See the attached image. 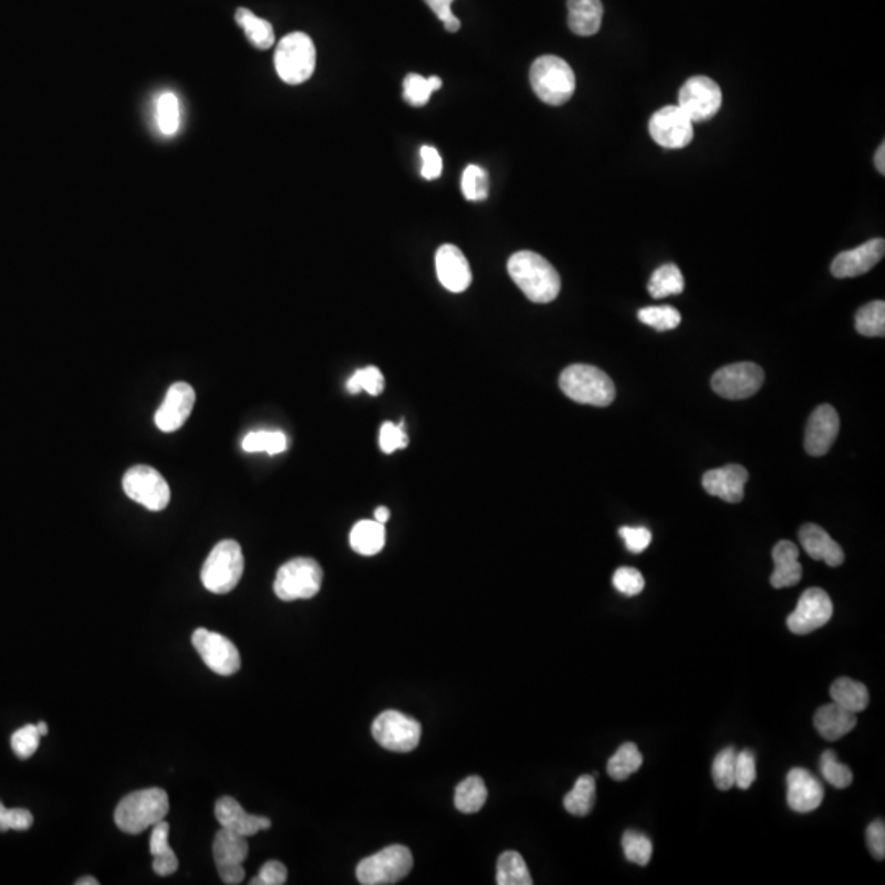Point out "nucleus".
Masks as SVG:
<instances>
[{
  "mask_svg": "<svg viewBox=\"0 0 885 885\" xmlns=\"http://www.w3.org/2000/svg\"><path fill=\"white\" fill-rule=\"evenodd\" d=\"M389 518H391V512H389L387 507H377L376 512H374V520H376V522L386 525Z\"/></svg>",
  "mask_w": 885,
  "mask_h": 885,
  "instance_id": "obj_59",
  "label": "nucleus"
},
{
  "mask_svg": "<svg viewBox=\"0 0 885 885\" xmlns=\"http://www.w3.org/2000/svg\"><path fill=\"white\" fill-rule=\"evenodd\" d=\"M428 82H430V86H432L433 91H440L441 86H443V81H441L438 76H430V78H428Z\"/></svg>",
  "mask_w": 885,
  "mask_h": 885,
  "instance_id": "obj_60",
  "label": "nucleus"
},
{
  "mask_svg": "<svg viewBox=\"0 0 885 885\" xmlns=\"http://www.w3.org/2000/svg\"><path fill=\"white\" fill-rule=\"evenodd\" d=\"M317 64L314 41L307 33H289L279 41L274 55V66L282 81L299 86L309 81Z\"/></svg>",
  "mask_w": 885,
  "mask_h": 885,
  "instance_id": "obj_6",
  "label": "nucleus"
},
{
  "mask_svg": "<svg viewBox=\"0 0 885 885\" xmlns=\"http://www.w3.org/2000/svg\"><path fill=\"white\" fill-rule=\"evenodd\" d=\"M217 871L223 884H241L243 879H245V867L243 866L222 867V869H217Z\"/></svg>",
  "mask_w": 885,
  "mask_h": 885,
  "instance_id": "obj_57",
  "label": "nucleus"
},
{
  "mask_svg": "<svg viewBox=\"0 0 885 885\" xmlns=\"http://www.w3.org/2000/svg\"><path fill=\"white\" fill-rule=\"evenodd\" d=\"M866 840L872 856L882 861L885 858V823L882 818L867 826Z\"/></svg>",
  "mask_w": 885,
  "mask_h": 885,
  "instance_id": "obj_55",
  "label": "nucleus"
},
{
  "mask_svg": "<svg viewBox=\"0 0 885 885\" xmlns=\"http://www.w3.org/2000/svg\"><path fill=\"white\" fill-rule=\"evenodd\" d=\"M156 123L159 132L166 137H173L181 125V109L179 99L173 92H163L156 100Z\"/></svg>",
  "mask_w": 885,
  "mask_h": 885,
  "instance_id": "obj_37",
  "label": "nucleus"
},
{
  "mask_svg": "<svg viewBox=\"0 0 885 885\" xmlns=\"http://www.w3.org/2000/svg\"><path fill=\"white\" fill-rule=\"evenodd\" d=\"M612 582L613 587L620 594L627 595V597H635V595L641 594L646 584L643 574L635 568L617 569L615 574H613Z\"/></svg>",
  "mask_w": 885,
  "mask_h": 885,
  "instance_id": "obj_48",
  "label": "nucleus"
},
{
  "mask_svg": "<svg viewBox=\"0 0 885 885\" xmlns=\"http://www.w3.org/2000/svg\"><path fill=\"white\" fill-rule=\"evenodd\" d=\"M885 253V241L882 238L866 241L854 250L843 251L831 263V274L838 279L858 277L869 273L876 264L881 263Z\"/></svg>",
  "mask_w": 885,
  "mask_h": 885,
  "instance_id": "obj_17",
  "label": "nucleus"
},
{
  "mask_svg": "<svg viewBox=\"0 0 885 885\" xmlns=\"http://www.w3.org/2000/svg\"><path fill=\"white\" fill-rule=\"evenodd\" d=\"M831 700L840 707L846 708L849 712H863L864 708L869 705V690L861 682L849 679V677H840L833 682L830 689Z\"/></svg>",
  "mask_w": 885,
  "mask_h": 885,
  "instance_id": "obj_30",
  "label": "nucleus"
},
{
  "mask_svg": "<svg viewBox=\"0 0 885 885\" xmlns=\"http://www.w3.org/2000/svg\"><path fill=\"white\" fill-rule=\"evenodd\" d=\"M196 404V391L187 382H176L169 387L163 404L155 415L156 427L164 433L177 432L191 417Z\"/></svg>",
  "mask_w": 885,
  "mask_h": 885,
  "instance_id": "obj_16",
  "label": "nucleus"
},
{
  "mask_svg": "<svg viewBox=\"0 0 885 885\" xmlns=\"http://www.w3.org/2000/svg\"><path fill=\"white\" fill-rule=\"evenodd\" d=\"M497 884L499 885H531L530 871L522 854L517 851H505L497 861Z\"/></svg>",
  "mask_w": 885,
  "mask_h": 885,
  "instance_id": "obj_34",
  "label": "nucleus"
},
{
  "mask_svg": "<svg viewBox=\"0 0 885 885\" xmlns=\"http://www.w3.org/2000/svg\"><path fill=\"white\" fill-rule=\"evenodd\" d=\"M192 645L209 669L220 676H233L240 669V651L227 636L197 628L192 635Z\"/></svg>",
  "mask_w": 885,
  "mask_h": 885,
  "instance_id": "obj_14",
  "label": "nucleus"
},
{
  "mask_svg": "<svg viewBox=\"0 0 885 885\" xmlns=\"http://www.w3.org/2000/svg\"><path fill=\"white\" fill-rule=\"evenodd\" d=\"M350 545L356 553L363 556L381 553L386 545V528L376 520H361L351 530Z\"/></svg>",
  "mask_w": 885,
  "mask_h": 885,
  "instance_id": "obj_29",
  "label": "nucleus"
},
{
  "mask_svg": "<svg viewBox=\"0 0 885 885\" xmlns=\"http://www.w3.org/2000/svg\"><path fill=\"white\" fill-rule=\"evenodd\" d=\"M433 92L435 91L430 86L428 78H423L420 74L412 73L404 79V99L413 107L427 105Z\"/></svg>",
  "mask_w": 885,
  "mask_h": 885,
  "instance_id": "obj_46",
  "label": "nucleus"
},
{
  "mask_svg": "<svg viewBox=\"0 0 885 885\" xmlns=\"http://www.w3.org/2000/svg\"><path fill=\"white\" fill-rule=\"evenodd\" d=\"M420 156H422V176L428 181L438 179L443 173V159L438 150L433 146H422Z\"/></svg>",
  "mask_w": 885,
  "mask_h": 885,
  "instance_id": "obj_56",
  "label": "nucleus"
},
{
  "mask_svg": "<svg viewBox=\"0 0 885 885\" xmlns=\"http://www.w3.org/2000/svg\"><path fill=\"white\" fill-rule=\"evenodd\" d=\"M123 491L151 512L166 509L171 500V489L159 471L151 466H133L123 476Z\"/></svg>",
  "mask_w": 885,
  "mask_h": 885,
  "instance_id": "obj_9",
  "label": "nucleus"
},
{
  "mask_svg": "<svg viewBox=\"0 0 885 885\" xmlns=\"http://www.w3.org/2000/svg\"><path fill=\"white\" fill-rule=\"evenodd\" d=\"M799 538L805 553L815 561H823L831 568L841 566L845 561V553L841 550V546L815 523H807L800 528Z\"/></svg>",
  "mask_w": 885,
  "mask_h": 885,
  "instance_id": "obj_23",
  "label": "nucleus"
},
{
  "mask_svg": "<svg viewBox=\"0 0 885 885\" xmlns=\"http://www.w3.org/2000/svg\"><path fill=\"white\" fill-rule=\"evenodd\" d=\"M461 191L466 200L484 202L489 197V174L486 169L469 164L461 179Z\"/></svg>",
  "mask_w": 885,
  "mask_h": 885,
  "instance_id": "obj_40",
  "label": "nucleus"
},
{
  "mask_svg": "<svg viewBox=\"0 0 885 885\" xmlns=\"http://www.w3.org/2000/svg\"><path fill=\"white\" fill-rule=\"evenodd\" d=\"M559 387L577 404L607 407L615 400V384L602 369L590 364H572L559 377Z\"/></svg>",
  "mask_w": 885,
  "mask_h": 885,
  "instance_id": "obj_3",
  "label": "nucleus"
},
{
  "mask_svg": "<svg viewBox=\"0 0 885 885\" xmlns=\"http://www.w3.org/2000/svg\"><path fill=\"white\" fill-rule=\"evenodd\" d=\"M32 825L33 815L27 808H7L0 802V831H25Z\"/></svg>",
  "mask_w": 885,
  "mask_h": 885,
  "instance_id": "obj_51",
  "label": "nucleus"
},
{
  "mask_svg": "<svg viewBox=\"0 0 885 885\" xmlns=\"http://www.w3.org/2000/svg\"><path fill=\"white\" fill-rule=\"evenodd\" d=\"M856 332L863 336L885 335V302L874 300L856 314Z\"/></svg>",
  "mask_w": 885,
  "mask_h": 885,
  "instance_id": "obj_38",
  "label": "nucleus"
},
{
  "mask_svg": "<svg viewBox=\"0 0 885 885\" xmlns=\"http://www.w3.org/2000/svg\"><path fill=\"white\" fill-rule=\"evenodd\" d=\"M638 318L641 322L654 328L656 332H669L681 325V314L674 307L664 305V307H646L638 312Z\"/></svg>",
  "mask_w": 885,
  "mask_h": 885,
  "instance_id": "obj_43",
  "label": "nucleus"
},
{
  "mask_svg": "<svg viewBox=\"0 0 885 885\" xmlns=\"http://www.w3.org/2000/svg\"><path fill=\"white\" fill-rule=\"evenodd\" d=\"M37 728H38V733H40V735H41V738H43V736L48 735V725H46L45 722L37 723Z\"/></svg>",
  "mask_w": 885,
  "mask_h": 885,
  "instance_id": "obj_62",
  "label": "nucleus"
},
{
  "mask_svg": "<svg viewBox=\"0 0 885 885\" xmlns=\"http://www.w3.org/2000/svg\"><path fill=\"white\" fill-rule=\"evenodd\" d=\"M412 867V851L404 845H392L364 858L356 867V877L363 885L397 884L409 876Z\"/></svg>",
  "mask_w": 885,
  "mask_h": 885,
  "instance_id": "obj_7",
  "label": "nucleus"
},
{
  "mask_svg": "<svg viewBox=\"0 0 885 885\" xmlns=\"http://www.w3.org/2000/svg\"><path fill=\"white\" fill-rule=\"evenodd\" d=\"M150 851L153 854V871L158 876H171L177 871L179 861L173 848L169 846V825L164 820L153 826Z\"/></svg>",
  "mask_w": 885,
  "mask_h": 885,
  "instance_id": "obj_28",
  "label": "nucleus"
},
{
  "mask_svg": "<svg viewBox=\"0 0 885 885\" xmlns=\"http://www.w3.org/2000/svg\"><path fill=\"white\" fill-rule=\"evenodd\" d=\"M76 885H99V881L94 879V877H82V879L76 882Z\"/></svg>",
  "mask_w": 885,
  "mask_h": 885,
  "instance_id": "obj_61",
  "label": "nucleus"
},
{
  "mask_svg": "<svg viewBox=\"0 0 885 885\" xmlns=\"http://www.w3.org/2000/svg\"><path fill=\"white\" fill-rule=\"evenodd\" d=\"M374 740L395 753H409L422 738V725L397 710L382 712L373 723Z\"/></svg>",
  "mask_w": 885,
  "mask_h": 885,
  "instance_id": "obj_10",
  "label": "nucleus"
},
{
  "mask_svg": "<svg viewBox=\"0 0 885 885\" xmlns=\"http://www.w3.org/2000/svg\"><path fill=\"white\" fill-rule=\"evenodd\" d=\"M813 725L825 740L836 741L856 728L858 718H856V713L849 712L846 708L831 702V704L818 708L815 717H813Z\"/></svg>",
  "mask_w": 885,
  "mask_h": 885,
  "instance_id": "obj_25",
  "label": "nucleus"
},
{
  "mask_svg": "<svg viewBox=\"0 0 885 885\" xmlns=\"http://www.w3.org/2000/svg\"><path fill=\"white\" fill-rule=\"evenodd\" d=\"M623 853L625 858L638 866H646L653 856V843L648 836L640 831L627 830L622 838Z\"/></svg>",
  "mask_w": 885,
  "mask_h": 885,
  "instance_id": "obj_41",
  "label": "nucleus"
},
{
  "mask_svg": "<svg viewBox=\"0 0 885 885\" xmlns=\"http://www.w3.org/2000/svg\"><path fill=\"white\" fill-rule=\"evenodd\" d=\"M643 764V754L635 743H623L613 754L607 764V772L613 781H625L631 774H635Z\"/></svg>",
  "mask_w": 885,
  "mask_h": 885,
  "instance_id": "obj_36",
  "label": "nucleus"
},
{
  "mask_svg": "<svg viewBox=\"0 0 885 885\" xmlns=\"http://www.w3.org/2000/svg\"><path fill=\"white\" fill-rule=\"evenodd\" d=\"M40 740L41 735L38 733L37 725H25L12 735V749L17 758H32L33 754L37 753Z\"/></svg>",
  "mask_w": 885,
  "mask_h": 885,
  "instance_id": "obj_47",
  "label": "nucleus"
},
{
  "mask_svg": "<svg viewBox=\"0 0 885 885\" xmlns=\"http://www.w3.org/2000/svg\"><path fill=\"white\" fill-rule=\"evenodd\" d=\"M379 446L386 454L395 453L397 450H404L409 446V436L405 433L404 422L395 425L392 422H386L379 432Z\"/></svg>",
  "mask_w": 885,
  "mask_h": 885,
  "instance_id": "obj_49",
  "label": "nucleus"
},
{
  "mask_svg": "<svg viewBox=\"0 0 885 885\" xmlns=\"http://www.w3.org/2000/svg\"><path fill=\"white\" fill-rule=\"evenodd\" d=\"M323 571L312 558H295L282 564L274 581V594L284 602L312 599L322 587Z\"/></svg>",
  "mask_w": 885,
  "mask_h": 885,
  "instance_id": "obj_8",
  "label": "nucleus"
},
{
  "mask_svg": "<svg viewBox=\"0 0 885 885\" xmlns=\"http://www.w3.org/2000/svg\"><path fill=\"white\" fill-rule=\"evenodd\" d=\"M840 433V417L831 405H820L810 415L805 430V450L810 456H825Z\"/></svg>",
  "mask_w": 885,
  "mask_h": 885,
  "instance_id": "obj_18",
  "label": "nucleus"
},
{
  "mask_svg": "<svg viewBox=\"0 0 885 885\" xmlns=\"http://www.w3.org/2000/svg\"><path fill=\"white\" fill-rule=\"evenodd\" d=\"M168 812V794L159 787H151L123 797L115 808V823L123 833L140 835L156 823L163 822Z\"/></svg>",
  "mask_w": 885,
  "mask_h": 885,
  "instance_id": "obj_2",
  "label": "nucleus"
},
{
  "mask_svg": "<svg viewBox=\"0 0 885 885\" xmlns=\"http://www.w3.org/2000/svg\"><path fill=\"white\" fill-rule=\"evenodd\" d=\"M436 274L441 286L454 294L464 292L471 286L472 273L468 259L458 246L443 245L436 251Z\"/></svg>",
  "mask_w": 885,
  "mask_h": 885,
  "instance_id": "obj_20",
  "label": "nucleus"
},
{
  "mask_svg": "<svg viewBox=\"0 0 885 885\" xmlns=\"http://www.w3.org/2000/svg\"><path fill=\"white\" fill-rule=\"evenodd\" d=\"M518 289L535 304H550L561 292V277L553 264L533 251H518L507 263Z\"/></svg>",
  "mask_w": 885,
  "mask_h": 885,
  "instance_id": "obj_1",
  "label": "nucleus"
},
{
  "mask_svg": "<svg viewBox=\"0 0 885 885\" xmlns=\"http://www.w3.org/2000/svg\"><path fill=\"white\" fill-rule=\"evenodd\" d=\"M215 818L222 825V828L235 831V833L245 836V838L271 828V820L269 818L245 812L243 807L233 797H222V799L217 800V804H215Z\"/></svg>",
  "mask_w": 885,
  "mask_h": 885,
  "instance_id": "obj_22",
  "label": "nucleus"
},
{
  "mask_svg": "<svg viewBox=\"0 0 885 885\" xmlns=\"http://www.w3.org/2000/svg\"><path fill=\"white\" fill-rule=\"evenodd\" d=\"M563 804L571 815L586 817L595 804V777L590 774L579 777L571 792L564 797Z\"/></svg>",
  "mask_w": 885,
  "mask_h": 885,
  "instance_id": "obj_35",
  "label": "nucleus"
},
{
  "mask_svg": "<svg viewBox=\"0 0 885 885\" xmlns=\"http://www.w3.org/2000/svg\"><path fill=\"white\" fill-rule=\"evenodd\" d=\"M874 163H876L877 171L881 174H885V143H881V146L877 148Z\"/></svg>",
  "mask_w": 885,
  "mask_h": 885,
  "instance_id": "obj_58",
  "label": "nucleus"
},
{
  "mask_svg": "<svg viewBox=\"0 0 885 885\" xmlns=\"http://www.w3.org/2000/svg\"><path fill=\"white\" fill-rule=\"evenodd\" d=\"M833 617L830 595L820 587H810L800 595L797 607L787 617V627L794 635H808L825 627Z\"/></svg>",
  "mask_w": 885,
  "mask_h": 885,
  "instance_id": "obj_15",
  "label": "nucleus"
},
{
  "mask_svg": "<svg viewBox=\"0 0 885 885\" xmlns=\"http://www.w3.org/2000/svg\"><path fill=\"white\" fill-rule=\"evenodd\" d=\"M214 859L217 869L222 867L243 866L248 858V841L245 836L235 831L220 828L214 840Z\"/></svg>",
  "mask_w": 885,
  "mask_h": 885,
  "instance_id": "obj_27",
  "label": "nucleus"
},
{
  "mask_svg": "<svg viewBox=\"0 0 885 885\" xmlns=\"http://www.w3.org/2000/svg\"><path fill=\"white\" fill-rule=\"evenodd\" d=\"M825 790L822 782L804 767H794L787 774V804L797 813H810L822 805Z\"/></svg>",
  "mask_w": 885,
  "mask_h": 885,
  "instance_id": "obj_19",
  "label": "nucleus"
},
{
  "mask_svg": "<svg viewBox=\"0 0 885 885\" xmlns=\"http://www.w3.org/2000/svg\"><path fill=\"white\" fill-rule=\"evenodd\" d=\"M235 20L243 28L251 45L258 50H269L274 45V28L268 20L259 19L251 10L243 7L236 10Z\"/></svg>",
  "mask_w": 885,
  "mask_h": 885,
  "instance_id": "obj_31",
  "label": "nucleus"
},
{
  "mask_svg": "<svg viewBox=\"0 0 885 885\" xmlns=\"http://www.w3.org/2000/svg\"><path fill=\"white\" fill-rule=\"evenodd\" d=\"M604 19V5L600 0H568V23L572 33L592 37L599 32Z\"/></svg>",
  "mask_w": 885,
  "mask_h": 885,
  "instance_id": "obj_26",
  "label": "nucleus"
},
{
  "mask_svg": "<svg viewBox=\"0 0 885 885\" xmlns=\"http://www.w3.org/2000/svg\"><path fill=\"white\" fill-rule=\"evenodd\" d=\"M243 450L248 453H268L273 454L284 453L287 450V436L282 432H269V430H259V432H251L243 438Z\"/></svg>",
  "mask_w": 885,
  "mask_h": 885,
  "instance_id": "obj_39",
  "label": "nucleus"
},
{
  "mask_svg": "<svg viewBox=\"0 0 885 885\" xmlns=\"http://www.w3.org/2000/svg\"><path fill=\"white\" fill-rule=\"evenodd\" d=\"M722 104V89L707 76L690 78L679 91V107L694 123L708 122L722 109Z\"/></svg>",
  "mask_w": 885,
  "mask_h": 885,
  "instance_id": "obj_11",
  "label": "nucleus"
},
{
  "mask_svg": "<svg viewBox=\"0 0 885 885\" xmlns=\"http://www.w3.org/2000/svg\"><path fill=\"white\" fill-rule=\"evenodd\" d=\"M287 882V867L279 861H268L261 867L251 885H282Z\"/></svg>",
  "mask_w": 885,
  "mask_h": 885,
  "instance_id": "obj_53",
  "label": "nucleus"
},
{
  "mask_svg": "<svg viewBox=\"0 0 885 885\" xmlns=\"http://www.w3.org/2000/svg\"><path fill=\"white\" fill-rule=\"evenodd\" d=\"M772 559L776 564L771 576V586L774 589H786L799 584L802 579V564L799 563V548L795 543L779 541L772 548Z\"/></svg>",
  "mask_w": 885,
  "mask_h": 885,
  "instance_id": "obj_24",
  "label": "nucleus"
},
{
  "mask_svg": "<svg viewBox=\"0 0 885 885\" xmlns=\"http://www.w3.org/2000/svg\"><path fill=\"white\" fill-rule=\"evenodd\" d=\"M748 477V471L743 466L730 464L725 468L705 472L702 486L708 495L725 500L728 504H738L745 497Z\"/></svg>",
  "mask_w": 885,
  "mask_h": 885,
  "instance_id": "obj_21",
  "label": "nucleus"
},
{
  "mask_svg": "<svg viewBox=\"0 0 885 885\" xmlns=\"http://www.w3.org/2000/svg\"><path fill=\"white\" fill-rule=\"evenodd\" d=\"M487 787L479 776H469L459 782L454 792V807L461 813H476L486 805Z\"/></svg>",
  "mask_w": 885,
  "mask_h": 885,
  "instance_id": "obj_32",
  "label": "nucleus"
},
{
  "mask_svg": "<svg viewBox=\"0 0 885 885\" xmlns=\"http://www.w3.org/2000/svg\"><path fill=\"white\" fill-rule=\"evenodd\" d=\"M346 389L351 394L366 391L374 397L381 395L384 391V376H382L381 369H377L376 366L358 369L346 382Z\"/></svg>",
  "mask_w": 885,
  "mask_h": 885,
  "instance_id": "obj_45",
  "label": "nucleus"
},
{
  "mask_svg": "<svg viewBox=\"0 0 885 885\" xmlns=\"http://www.w3.org/2000/svg\"><path fill=\"white\" fill-rule=\"evenodd\" d=\"M618 535L622 536L627 550L635 554L643 553L653 540L651 531L645 527H622L618 530Z\"/></svg>",
  "mask_w": 885,
  "mask_h": 885,
  "instance_id": "obj_52",
  "label": "nucleus"
},
{
  "mask_svg": "<svg viewBox=\"0 0 885 885\" xmlns=\"http://www.w3.org/2000/svg\"><path fill=\"white\" fill-rule=\"evenodd\" d=\"M649 135L666 150H682L694 140V122L679 105H668L654 112Z\"/></svg>",
  "mask_w": 885,
  "mask_h": 885,
  "instance_id": "obj_12",
  "label": "nucleus"
},
{
  "mask_svg": "<svg viewBox=\"0 0 885 885\" xmlns=\"http://www.w3.org/2000/svg\"><path fill=\"white\" fill-rule=\"evenodd\" d=\"M454 0H425V4L430 7V9L435 12L436 17L443 22L446 30L451 33L458 32L459 28H461V22H459L458 17L453 14V10H451V4H453Z\"/></svg>",
  "mask_w": 885,
  "mask_h": 885,
  "instance_id": "obj_54",
  "label": "nucleus"
},
{
  "mask_svg": "<svg viewBox=\"0 0 885 885\" xmlns=\"http://www.w3.org/2000/svg\"><path fill=\"white\" fill-rule=\"evenodd\" d=\"M735 748H725L715 756L712 764V777L718 790H730L735 786Z\"/></svg>",
  "mask_w": 885,
  "mask_h": 885,
  "instance_id": "obj_44",
  "label": "nucleus"
},
{
  "mask_svg": "<svg viewBox=\"0 0 885 885\" xmlns=\"http://www.w3.org/2000/svg\"><path fill=\"white\" fill-rule=\"evenodd\" d=\"M686 289L681 269L676 264H664L654 271L648 282V292L654 299H664L669 295H679Z\"/></svg>",
  "mask_w": 885,
  "mask_h": 885,
  "instance_id": "obj_33",
  "label": "nucleus"
},
{
  "mask_svg": "<svg viewBox=\"0 0 885 885\" xmlns=\"http://www.w3.org/2000/svg\"><path fill=\"white\" fill-rule=\"evenodd\" d=\"M245 571V558L241 546L233 540H223L214 546L205 559L200 579L212 594L232 592Z\"/></svg>",
  "mask_w": 885,
  "mask_h": 885,
  "instance_id": "obj_5",
  "label": "nucleus"
},
{
  "mask_svg": "<svg viewBox=\"0 0 885 885\" xmlns=\"http://www.w3.org/2000/svg\"><path fill=\"white\" fill-rule=\"evenodd\" d=\"M820 772L825 777L826 782L836 789H846L853 784V771L845 764L840 763V759L836 758L835 751H825L820 758Z\"/></svg>",
  "mask_w": 885,
  "mask_h": 885,
  "instance_id": "obj_42",
  "label": "nucleus"
},
{
  "mask_svg": "<svg viewBox=\"0 0 885 885\" xmlns=\"http://www.w3.org/2000/svg\"><path fill=\"white\" fill-rule=\"evenodd\" d=\"M764 371L754 363L728 364L712 377V389L723 399L743 400L763 387Z\"/></svg>",
  "mask_w": 885,
  "mask_h": 885,
  "instance_id": "obj_13",
  "label": "nucleus"
},
{
  "mask_svg": "<svg viewBox=\"0 0 885 885\" xmlns=\"http://www.w3.org/2000/svg\"><path fill=\"white\" fill-rule=\"evenodd\" d=\"M756 758L753 751L743 749L740 753H736L735 761V786L741 790L749 789L756 781Z\"/></svg>",
  "mask_w": 885,
  "mask_h": 885,
  "instance_id": "obj_50",
  "label": "nucleus"
},
{
  "mask_svg": "<svg viewBox=\"0 0 885 885\" xmlns=\"http://www.w3.org/2000/svg\"><path fill=\"white\" fill-rule=\"evenodd\" d=\"M530 82L538 99L554 107L566 104L576 91L574 71L558 56L546 55L535 59V63L531 64Z\"/></svg>",
  "mask_w": 885,
  "mask_h": 885,
  "instance_id": "obj_4",
  "label": "nucleus"
}]
</instances>
